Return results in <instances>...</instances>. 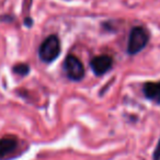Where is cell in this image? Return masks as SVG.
<instances>
[{
    "mask_svg": "<svg viewBox=\"0 0 160 160\" xmlns=\"http://www.w3.org/2000/svg\"><path fill=\"white\" fill-rule=\"evenodd\" d=\"M60 51L62 47H60L59 38L55 34H52L47 36L38 48V57L43 62L49 64L59 56Z\"/></svg>",
    "mask_w": 160,
    "mask_h": 160,
    "instance_id": "1",
    "label": "cell"
},
{
    "mask_svg": "<svg viewBox=\"0 0 160 160\" xmlns=\"http://www.w3.org/2000/svg\"><path fill=\"white\" fill-rule=\"evenodd\" d=\"M149 32L144 27H135L131 30L127 43V53L136 55L147 46L149 42Z\"/></svg>",
    "mask_w": 160,
    "mask_h": 160,
    "instance_id": "2",
    "label": "cell"
},
{
    "mask_svg": "<svg viewBox=\"0 0 160 160\" xmlns=\"http://www.w3.org/2000/svg\"><path fill=\"white\" fill-rule=\"evenodd\" d=\"M64 70L71 81H80L85 78L86 70L81 60L75 55H68L64 62Z\"/></svg>",
    "mask_w": 160,
    "mask_h": 160,
    "instance_id": "3",
    "label": "cell"
},
{
    "mask_svg": "<svg viewBox=\"0 0 160 160\" xmlns=\"http://www.w3.org/2000/svg\"><path fill=\"white\" fill-rule=\"evenodd\" d=\"M90 67L97 76H102L113 67V58L109 55L97 56L91 59Z\"/></svg>",
    "mask_w": 160,
    "mask_h": 160,
    "instance_id": "4",
    "label": "cell"
},
{
    "mask_svg": "<svg viewBox=\"0 0 160 160\" xmlns=\"http://www.w3.org/2000/svg\"><path fill=\"white\" fill-rule=\"evenodd\" d=\"M19 146V140L14 136H6L0 138V160L5 159L10 153L17 150Z\"/></svg>",
    "mask_w": 160,
    "mask_h": 160,
    "instance_id": "5",
    "label": "cell"
},
{
    "mask_svg": "<svg viewBox=\"0 0 160 160\" xmlns=\"http://www.w3.org/2000/svg\"><path fill=\"white\" fill-rule=\"evenodd\" d=\"M145 97L156 103H160V81L159 82H146L142 87Z\"/></svg>",
    "mask_w": 160,
    "mask_h": 160,
    "instance_id": "6",
    "label": "cell"
},
{
    "mask_svg": "<svg viewBox=\"0 0 160 160\" xmlns=\"http://www.w3.org/2000/svg\"><path fill=\"white\" fill-rule=\"evenodd\" d=\"M13 72L17 73L19 76H27L30 72V66L24 62H20V64H17L16 66H13Z\"/></svg>",
    "mask_w": 160,
    "mask_h": 160,
    "instance_id": "7",
    "label": "cell"
},
{
    "mask_svg": "<svg viewBox=\"0 0 160 160\" xmlns=\"http://www.w3.org/2000/svg\"><path fill=\"white\" fill-rule=\"evenodd\" d=\"M153 160H160V138H159V142H158L157 146L155 148V151H153V155H152Z\"/></svg>",
    "mask_w": 160,
    "mask_h": 160,
    "instance_id": "8",
    "label": "cell"
},
{
    "mask_svg": "<svg viewBox=\"0 0 160 160\" xmlns=\"http://www.w3.org/2000/svg\"><path fill=\"white\" fill-rule=\"evenodd\" d=\"M25 25H28V27H31V25H32V23H33V22H32V20H31V18H27V20H25Z\"/></svg>",
    "mask_w": 160,
    "mask_h": 160,
    "instance_id": "9",
    "label": "cell"
}]
</instances>
